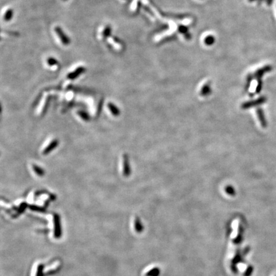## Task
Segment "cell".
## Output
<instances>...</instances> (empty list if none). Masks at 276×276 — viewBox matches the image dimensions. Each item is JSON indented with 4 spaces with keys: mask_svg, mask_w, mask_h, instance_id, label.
Wrapping results in <instances>:
<instances>
[{
    "mask_svg": "<svg viewBox=\"0 0 276 276\" xmlns=\"http://www.w3.org/2000/svg\"><path fill=\"white\" fill-rule=\"evenodd\" d=\"M54 222V237L56 238H60L61 237V228L60 223V218L58 214H55L53 216Z\"/></svg>",
    "mask_w": 276,
    "mask_h": 276,
    "instance_id": "6da1fadb",
    "label": "cell"
},
{
    "mask_svg": "<svg viewBox=\"0 0 276 276\" xmlns=\"http://www.w3.org/2000/svg\"><path fill=\"white\" fill-rule=\"evenodd\" d=\"M55 31L63 45H68L70 43V40L69 37L64 33V31L60 26H56L55 28Z\"/></svg>",
    "mask_w": 276,
    "mask_h": 276,
    "instance_id": "7a4b0ae2",
    "label": "cell"
},
{
    "mask_svg": "<svg viewBox=\"0 0 276 276\" xmlns=\"http://www.w3.org/2000/svg\"><path fill=\"white\" fill-rule=\"evenodd\" d=\"M267 101V98L265 96H262L259 97L258 99L247 102L246 104H245L243 105V107L244 108H249L251 107H253V106H259L261 105L263 103H265Z\"/></svg>",
    "mask_w": 276,
    "mask_h": 276,
    "instance_id": "3957f363",
    "label": "cell"
},
{
    "mask_svg": "<svg viewBox=\"0 0 276 276\" xmlns=\"http://www.w3.org/2000/svg\"><path fill=\"white\" fill-rule=\"evenodd\" d=\"M257 115H258V119H259V122H260V123L262 125V127H266L267 126V122L266 118L265 117L264 112L262 109L258 108L257 109Z\"/></svg>",
    "mask_w": 276,
    "mask_h": 276,
    "instance_id": "277c9868",
    "label": "cell"
},
{
    "mask_svg": "<svg viewBox=\"0 0 276 276\" xmlns=\"http://www.w3.org/2000/svg\"><path fill=\"white\" fill-rule=\"evenodd\" d=\"M85 71V69L83 67H79L77 69H76L73 72L70 73L68 75V78L73 79L77 77L79 75L83 74Z\"/></svg>",
    "mask_w": 276,
    "mask_h": 276,
    "instance_id": "5b68a950",
    "label": "cell"
},
{
    "mask_svg": "<svg viewBox=\"0 0 276 276\" xmlns=\"http://www.w3.org/2000/svg\"><path fill=\"white\" fill-rule=\"evenodd\" d=\"M272 68L270 66H265L260 69H259L258 70H257L254 74V76L256 77H262V76H263L265 73L270 72V70H272Z\"/></svg>",
    "mask_w": 276,
    "mask_h": 276,
    "instance_id": "8992f818",
    "label": "cell"
},
{
    "mask_svg": "<svg viewBox=\"0 0 276 276\" xmlns=\"http://www.w3.org/2000/svg\"><path fill=\"white\" fill-rule=\"evenodd\" d=\"M111 34V28L109 25H107L102 30V37L103 38L104 40L107 39Z\"/></svg>",
    "mask_w": 276,
    "mask_h": 276,
    "instance_id": "52a82bcc",
    "label": "cell"
},
{
    "mask_svg": "<svg viewBox=\"0 0 276 276\" xmlns=\"http://www.w3.org/2000/svg\"><path fill=\"white\" fill-rule=\"evenodd\" d=\"M13 11L12 8H9L5 12L3 19L5 21L8 22L10 21L13 18Z\"/></svg>",
    "mask_w": 276,
    "mask_h": 276,
    "instance_id": "ba28073f",
    "label": "cell"
},
{
    "mask_svg": "<svg viewBox=\"0 0 276 276\" xmlns=\"http://www.w3.org/2000/svg\"><path fill=\"white\" fill-rule=\"evenodd\" d=\"M203 42H204V43H205L206 45H212V44H213L214 43V42H215V39H214V37H213V35H207V36L204 39Z\"/></svg>",
    "mask_w": 276,
    "mask_h": 276,
    "instance_id": "9c48e42d",
    "label": "cell"
},
{
    "mask_svg": "<svg viewBox=\"0 0 276 276\" xmlns=\"http://www.w3.org/2000/svg\"><path fill=\"white\" fill-rule=\"evenodd\" d=\"M44 265L43 264L39 265L37 270L36 276H44Z\"/></svg>",
    "mask_w": 276,
    "mask_h": 276,
    "instance_id": "30bf717a",
    "label": "cell"
},
{
    "mask_svg": "<svg viewBox=\"0 0 276 276\" xmlns=\"http://www.w3.org/2000/svg\"><path fill=\"white\" fill-rule=\"evenodd\" d=\"M47 63H48L49 65V66H51V67H52V66L56 65L58 63L57 60H56L55 58H52V57L49 58L47 59Z\"/></svg>",
    "mask_w": 276,
    "mask_h": 276,
    "instance_id": "8fae6325",
    "label": "cell"
},
{
    "mask_svg": "<svg viewBox=\"0 0 276 276\" xmlns=\"http://www.w3.org/2000/svg\"><path fill=\"white\" fill-rule=\"evenodd\" d=\"M135 228L137 232H141L142 230V226L141 224L140 223L139 219H136V222H135Z\"/></svg>",
    "mask_w": 276,
    "mask_h": 276,
    "instance_id": "7c38bea8",
    "label": "cell"
},
{
    "mask_svg": "<svg viewBox=\"0 0 276 276\" xmlns=\"http://www.w3.org/2000/svg\"><path fill=\"white\" fill-rule=\"evenodd\" d=\"M111 40H112V41H111L112 43L115 44L116 45L120 46V45H122V41H121L118 38H117V37H112L111 38Z\"/></svg>",
    "mask_w": 276,
    "mask_h": 276,
    "instance_id": "4fadbf2b",
    "label": "cell"
},
{
    "mask_svg": "<svg viewBox=\"0 0 276 276\" xmlns=\"http://www.w3.org/2000/svg\"><path fill=\"white\" fill-rule=\"evenodd\" d=\"M30 208H31L32 210L37 211V212H45V210H44V208H41V207H39V206H31L30 207Z\"/></svg>",
    "mask_w": 276,
    "mask_h": 276,
    "instance_id": "5bb4252c",
    "label": "cell"
},
{
    "mask_svg": "<svg viewBox=\"0 0 276 276\" xmlns=\"http://www.w3.org/2000/svg\"><path fill=\"white\" fill-rule=\"evenodd\" d=\"M266 1H267V3H268V5H270V3H272L273 0H266Z\"/></svg>",
    "mask_w": 276,
    "mask_h": 276,
    "instance_id": "9a60e30c",
    "label": "cell"
},
{
    "mask_svg": "<svg viewBox=\"0 0 276 276\" xmlns=\"http://www.w3.org/2000/svg\"><path fill=\"white\" fill-rule=\"evenodd\" d=\"M64 1H67V0H64Z\"/></svg>",
    "mask_w": 276,
    "mask_h": 276,
    "instance_id": "2e32d148",
    "label": "cell"
}]
</instances>
